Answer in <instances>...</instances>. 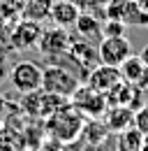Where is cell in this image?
I'll use <instances>...</instances> for the list:
<instances>
[{"instance_id": "1", "label": "cell", "mask_w": 148, "mask_h": 151, "mask_svg": "<svg viewBox=\"0 0 148 151\" xmlns=\"http://www.w3.org/2000/svg\"><path fill=\"white\" fill-rule=\"evenodd\" d=\"M83 126H86V116L79 112L72 102H67L56 114L44 119V130H46L49 137H53L56 142H72L76 137H81Z\"/></svg>"}, {"instance_id": "28", "label": "cell", "mask_w": 148, "mask_h": 151, "mask_svg": "<svg viewBox=\"0 0 148 151\" xmlns=\"http://www.w3.org/2000/svg\"><path fill=\"white\" fill-rule=\"evenodd\" d=\"M116 151H118V149H116Z\"/></svg>"}, {"instance_id": "6", "label": "cell", "mask_w": 148, "mask_h": 151, "mask_svg": "<svg viewBox=\"0 0 148 151\" xmlns=\"http://www.w3.org/2000/svg\"><path fill=\"white\" fill-rule=\"evenodd\" d=\"M72 35L67 28H60V26H53V28H44L42 30V37L37 42V49L44 54L46 58H56L60 54H65L72 44Z\"/></svg>"}, {"instance_id": "9", "label": "cell", "mask_w": 148, "mask_h": 151, "mask_svg": "<svg viewBox=\"0 0 148 151\" xmlns=\"http://www.w3.org/2000/svg\"><path fill=\"white\" fill-rule=\"evenodd\" d=\"M144 95H146V91H141L139 86H134L130 81H120L107 98H109V105H125L137 112L144 105Z\"/></svg>"}, {"instance_id": "11", "label": "cell", "mask_w": 148, "mask_h": 151, "mask_svg": "<svg viewBox=\"0 0 148 151\" xmlns=\"http://www.w3.org/2000/svg\"><path fill=\"white\" fill-rule=\"evenodd\" d=\"M120 75L123 81H130L134 86H139L141 91H148V65L141 60V56H132L120 65Z\"/></svg>"}, {"instance_id": "17", "label": "cell", "mask_w": 148, "mask_h": 151, "mask_svg": "<svg viewBox=\"0 0 148 151\" xmlns=\"http://www.w3.org/2000/svg\"><path fill=\"white\" fill-rule=\"evenodd\" d=\"M21 112L28 114V116H35L39 119V105H42V88L39 91H30V93H21Z\"/></svg>"}, {"instance_id": "5", "label": "cell", "mask_w": 148, "mask_h": 151, "mask_svg": "<svg viewBox=\"0 0 148 151\" xmlns=\"http://www.w3.org/2000/svg\"><path fill=\"white\" fill-rule=\"evenodd\" d=\"M97 56L102 65H113L120 68L130 56H132V44L125 35H116V37H102L97 44Z\"/></svg>"}, {"instance_id": "24", "label": "cell", "mask_w": 148, "mask_h": 151, "mask_svg": "<svg viewBox=\"0 0 148 151\" xmlns=\"http://www.w3.org/2000/svg\"><path fill=\"white\" fill-rule=\"evenodd\" d=\"M134 2H137V5H139L144 12H148V0H134Z\"/></svg>"}, {"instance_id": "3", "label": "cell", "mask_w": 148, "mask_h": 151, "mask_svg": "<svg viewBox=\"0 0 148 151\" xmlns=\"http://www.w3.org/2000/svg\"><path fill=\"white\" fill-rule=\"evenodd\" d=\"M70 102H72L86 119H102L104 112L109 109V98L104 93H100V91H95V88H90L86 81L74 91V95L70 98Z\"/></svg>"}, {"instance_id": "15", "label": "cell", "mask_w": 148, "mask_h": 151, "mask_svg": "<svg viewBox=\"0 0 148 151\" xmlns=\"http://www.w3.org/2000/svg\"><path fill=\"white\" fill-rule=\"evenodd\" d=\"M144 139H146V135H144V132H139L134 126H130L127 130L118 132L116 149H118V151H141Z\"/></svg>"}, {"instance_id": "18", "label": "cell", "mask_w": 148, "mask_h": 151, "mask_svg": "<svg viewBox=\"0 0 148 151\" xmlns=\"http://www.w3.org/2000/svg\"><path fill=\"white\" fill-rule=\"evenodd\" d=\"M127 2L130 0H107V2H104V19L123 21V14H125Z\"/></svg>"}, {"instance_id": "23", "label": "cell", "mask_w": 148, "mask_h": 151, "mask_svg": "<svg viewBox=\"0 0 148 151\" xmlns=\"http://www.w3.org/2000/svg\"><path fill=\"white\" fill-rule=\"evenodd\" d=\"M139 56H141V60H144V63H146V65H148V44H146V47H144V51H141Z\"/></svg>"}, {"instance_id": "27", "label": "cell", "mask_w": 148, "mask_h": 151, "mask_svg": "<svg viewBox=\"0 0 148 151\" xmlns=\"http://www.w3.org/2000/svg\"><path fill=\"white\" fill-rule=\"evenodd\" d=\"M14 2H16V5H23V0H14Z\"/></svg>"}, {"instance_id": "25", "label": "cell", "mask_w": 148, "mask_h": 151, "mask_svg": "<svg viewBox=\"0 0 148 151\" xmlns=\"http://www.w3.org/2000/svg\"><path fill=\"white\" fill-rule=\"evenodd\" d=\"M141 151H148V137L144 139V147H141Z\"/></svg>"}, {"instance_id": "16", "label": "cell", "mask_w": 148, "mask_h": 151, "mask_svg": "<svg viewBox=\"0 0 148 151\" xmlns=\"http://www.w3.org/2000/svg\"><path fill=\"white\" fill-rule=\"evenodd\" d=\"M123 23L127 28H148V12H144L134 0H130L123 14Z\"/></svg>"}, {"instance_id": "2", "label": "cell", "mask_w": 148, "mask_h": 151, "mask_svg": "<svg viewBox=\"0 0 148 151\" xmlns=\"http://www.w3.org/2000/svg\"><path fill=\"white\" fill-rule=\"evenodd\" d=\"M83 81L74 75L72 70L63 68V65H46L44 68V77H42V91L46 93H56V95H63V98H72L74 91L81 86Z\"/></svg>"}, {"instance_id": "8", "label": "cell", "mask_w": 148, "mask_h": 151, "mask_svg": "<svg viewBox=\"0 0 148 151\" xmlns=\"http://www.w3.org/2000/svg\"><path fill=\"white\" fill-rule=\"evenodd\" d=\"M123 81V75H120V68H113V65H95L88 77H86V84L95 88V91H100V93L109 95L118 84Z\"/></svg>"}, {"instance_id": "10", "label": "cell", "mask_w": 148, "mask_h": 151, "mask_svg": "<svg viewBox=\"0 0 148 151\" xmlns=\"http://www.w3.org/2000/svg\"><path fill=\"white\" fill-rule=\"evenodd\" d=\"M102 121L109 128V132L118 135V132L127 130L130 126H134V109H130L125 105H109V109L104 112Z\"/></svg>"}, {"instance_id": "7", "label": "cell", "mask_w": 148, "mask_h": 151, "mask_svg": "<svg viewBox=\"0 0 148 151\" xmlns=\"http://www.w3.org/2000/svg\"><path fill=\"white\" fill-rule=\"evenodd\" d=\"M42 23L30 19H21L18 23H14V28L9 30V42L12 49H35L39 37H42Z\"/></svg>"}, {"instance_id": "22", "label": "cell", "mask_w": 148, "mask_h": 151, "mask_svg": "<svg viewBox=\"0 0 148 151\" xmlns=\"http://www.w3.org/2000/svg\"><path fill=\"white\" fill-rule=\"evenodd\" d=\"M5 107H7V100H5V98H0V123L5 121Z\"/></svg>"}, {"instance_id": "14", "label": "cell", "mask_w": 148, "mask_h": 151, "mask_svg": "<svg viewBox=\"0 0 148 151\" xmlns=\"http://www.w3.org/2000/svg\"><path fill=\"white\" fill-rule=\"evenodd\" d=\"M51 9H53V0H23L21 5V19L30 21H46L51 19Z\"/></svg>"}, {"instance_id": "19", "label": "cell", "mask_w": 148, "mask_h": 151, "mask_svg": "<svg viewBox=\"0 0 148 151\" xmlns=\"http://www.w3.org/2000/svg\"><path fill=\"white\" fill-rule=\"evenodd\" d=\"M125 23L116 19H104L102 21V35L104 37H116V35H125Z\"/></svg>"}, {"instance_id": "4", "label": "cell", "mask_w": 148, "mask_h": 151, "mask_svg": "<svg viewBox=\"0 0 148 151\" xmlns=\"http://www.w3.org/2000/svg\"><path fill=\"white\" fill-rule=\"evenodd\" d=\"M42 77H44V68L37 65L35 60H16L9 70V84L18 93H30L42 88Z\"/></svg>"}, {"instance_id": "13", "label": "cell", "mask_w": 148, "mask_h": 151, "mask_svg": "<svg viewBox=\"0 0 148 151\" xmlns=\"http://www.w3.org/2000/svg\"><path fill=\"white\" fill-rule=\"evenodd\" d=\"M74 30H76L79 37L86 40V42H97L100 44V40L104 37L102 35V19L95 17L92 12H81V17L74 23Z\"/></svg>"}, {"instance_id": "26", "label": "cell", "mask_w": 148, "mask_h": 151, "mask_svg": "<svg viewBox=\"0 0 148 151\" xmlns=\"http://www.w3.org/2000/svg\"><path fill=\"white\" fill-rule=\"evenodd\" d=\"M95 2H100V5H104V2H107V0H95Z\"/></svg>"}, {"instance_id": "21", "label": "cell", "mask_w": 148, "mask_h": 151, "mask_svg": "<svg viewBox=\"0 0 148 151\" xmlns=\"http://www.w3.org/2000/svg\"><path fill=\"white\" fill-rule=\"evenodd\" d=\"M9 63H7V51H0V81L5 79V77H9Z\"/></svg>"}, {"instance_id": "20", "label": "cell", "mask_w": 148, "mask_h": 151, "mask_svg": "<svg viewBox=\"0 0 148 151\" xmlns=\"http://www.w3.org/2000/svg\"><path fill=\"white\" fill-rule=\"evenodd\" d=\"M134 128L148 137V105H146V102L134 112Z\"/></svg>"}, {"instance_id": "12", "label": "cell", "mask_w": 148, "mask_h": 151, "mask_svg": "<svg viewBox=\"0 0 148 151\" xmlns=\"http://www.w3.org/2000/svg\"><path fill=\"white\" fill-rule=\"evenodd\" d=\"M79 17H81V7H79L74 0H53V9H51L53 26L74 28V23H76Z\"/></svg>"}]
</instances>
